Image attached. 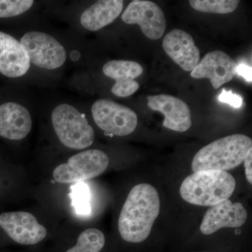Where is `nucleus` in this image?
I'll list each match as a JSON object with an SVG mask.
<instances>
[{
    "instance_id": "nucleus-18",
    "label": "nucleus",
    "mask_w": 252,
    "mask_h": 252,
    "mask_svg": "<svg viewBox=\"0 0 252 252\" xmlns=\"http://www.w3.org/2000/svg\"><path fill=\"white\" fill-rule=\"evenodd\" d=\"M105 245V237L100 230L90 228L81 232L77 243L66 252H100Z\"/></svg>"
},
{
    "instance_id": "nucleus-25",
    "label": "nucleus",
    "mask_w": 252,
    "mask_h": 252,
    "mask_svg": "<svg viewBox=\"0 0 252 252\" xmlns=\"http://www.w3.org/2000/svg\"><path fill=\"white\" fill-rule=\"evenodd\" d=\"M252 149L249 151L246 157L244 159V165L245 168V175H246L247 180L250 184L252 182Z\"/></svg>"
},
{
    "instance_id": "nucleus-16",
    "label": "nucleus",
    "mask_w": 252,
    "mask_h": 252,
    "mask_svg": "<svg viewBox=\"0 0 252 252\" xmlns=\"http://www.w3.org/2000/svg\"><path fill=\"white\" fill-rule=\"evenodd\" d=\"M124 9L122 0H101L91 5L81 14V26L97 31L115 21Z\"/></svg>"
},
{
    "instance_id": "nucleus-7",
    "label": "nucleus",
    "mask_w": 252,
    "mask_h": 252,
    "mask_svg": "<svg viewBox=\"0 0 252 252\" xmlns=\"http://www.w3.org/2000/svg\"><path fill=\"white\" fill-rule=\"evenodd\" d=\"M20 42L29 56L30 61L46 69L61 67L67 59L65 50L54 37L41 32H29Z\"/></svg>"
},
{
    "instance_id": "nucleus-23",
    "label": "nucleus",
    "mask_w": 252,
    "mask_h": 252,
    "mask_svg": "<svg viewBox=\"0 0 252 252\" xmlns=\"http://www.w3.org/2000/svg\"><path fill=\"white\" fill-rule=\"evenodd\" d=\"M219 100L230 104L236 109L240 108L243 104V98L239 94H233L232 91H226L225 89H223L221 94L219 96Z\"/></svg>"
},
{
    "instance_id": "nucleus-20",
    "label": "nucleus",
    "mask_w": 252,
    "mask_h": 252,
    "mask_svg": "<svg viewBox=\"0 0 252 252\" xmlns=\"http://www.w3.org/2000/svg\"><path fill=\"white\" fill-rule=\"evenodd\" d=\"M33 4L32 0H0V18L19 16L31 9Z\"/></svg>"
},
{
    "instance_id": "nucleus-12",
    "label": "nucleus",
    "mask_w": 252,
    "mask_h": 252,
    "mask_svg": "<svg viewBox=\"0 0 252 252\" xmlns=\"http://www.w3.org/2000/svg\"><path fill=\"white\" fill-rule=\"evenodd\" d=\"M248 211L240 203L225 200L210 207L204 215L200 230L204 235H211L223 228H239L245 224Z\"/></svg>"
},
{
    "instance_id": "nucleus-6",
    "label": "nucleus",
    "mask_w": 252,
    "mask_h": 252,
    "mask_svg": "<svg viewBox=\"0 0 252 252\" xmlns=\"http://www.w3.org/2000/svg\"><path fill=\"white\" fill-rule=\"evenodd\" d=\"M96 125L109 135L126 136L134 132L137 116L132 109L107 99L96 101L91 108Z\"/></svg>"
},
{
    "instance_id": "nucleus-24",
    "label": "nucleus",
    "mask_w": 252,
    "mask_h": 252,
    "mask_svg": "<svg viewBox=\"0 0 252 252\" xmlns=\"http://www.w3.org/2000/svg\"><path fill=\"white\" fill-rule=\"evenodd\" d=\"M236 74L241 76L248 82L252 83V67L248 64H239L237 65Z\"/></svg>"
},
{
    "instance_id": "nucleus-2",
    "label": "nucleus",
    "mask_w": 252,
    "mask_h": 252,
    "mask_svg": "<svg viewBox=\"0 0 252 252\" xmlns=\"http://www.w3.org/2000/svg\"><path fill=\"white\" fill-rule=\"evenodd\" d=\"M235 186L234 177L228 172L205 170L188 176L181 185L180 195L192 205L212 207L229 199Z\"/></svg>"
},
{
    "instance_id": "nucleus-10",
    "label": "nucleus",
    "mask_w": 252,
    "mask_h": 252,
    "mask_svg": "<svg viewBox=\"0 0 252 252\" xmlns=\"http://www.w3.org/2000/svg\"><path fill=\"white\" fill-rule=\"evenodd\" d=\"M237 65L234 60L223 51H212L200 60L190 76L194 79H209L214 89H218L233 79Z\"/></svg>"
},
{
    "instance_id": "nucleus-5",
    "label": "nucleus",
    "mask_w": 252,
    "mask_h": 252,
    "mask_svg": "<svg viewBox=\"0 0 252 252\" xmlns=\"http://www.w3.org/2000/svg\"><path fill=\"white\" fill-rule=\"evenodd\" d=\"M108 156L98 149H89L75 154L58 165L53 177L60 184H78L98 177L109 166Z\"/></svg>"
},
{
    "instance_id": "nucleus-14",
    "label": "nucleus",
    "mask_w": 252,
    "mask_h": 252,
    "mask_svg": "<svg viewBox=\"0 0 252 252\" xmlns=\"http://www.w3.org/2000/svg\"><path fill=\"white\" fill-rule=\"evenodd\" d=\"M31 67L29 56L14 36L0 32V72L6 77H22Z\"/></svg>"
},
{
    "instance_id": "nucleus-4",
    "label": "nucleus",
    "mask_w": 252,
    "mask_h": 252,
    "mask_svg": "<svg viewBox=\"0 0 252 252\" xmlns=\"http://www.w3.org/2000/svg\"><path fill=\"white\" fill-rule=\"evenodd\" d=\"M51 122L58 138L64 147L81 150L94 143V128L84 114L72 105H58L51 114Z\"/></svg>"
},
{
    "instance_id": "nucleus-3",
    "label": "nucleus",
    "mask_w": 252,
    "mask_h": 252,
    "mask_svg": "<svg viewBox=\"0 0 252 252\" xmlns=\"http://www.w3.org/2000/svg\"><path fill=\"white\" fill-rule=\"evenodd\" d=\"M252 149L248 136L235 134L207 144L197 152L192 160L194 172L205 170L226 171L239 166Z\"/></svg>"
},
{
    "instance_id": "nucleus-22",
    "label": "nucleus",
    "mask_w": 252,
    "mask_h": 252,
    "mask_svg": "<svg viewBox=\"0 0 252 252\" xmlns=\"http://www.w3.org/2000/svg\"><path fill=\"white\" fill-rule=\"evenodd\" d=\"M139 88L140 84L135 80L130 82L115 83L112 88V93L117 97H129L135 94Z\"/></svg>"
},
{
    "instance_id": "nucleus-8",
    "label": "nucleus",
    "mask_w": 252,
    "mask_h": 252,
    "mask_svg": "<svg viewBox=\"0 0 252 252\" xmlns=\"http://www.w3.org/2000/svg\"><path fill=\"white\" fill-rule=\"evenodd\" d=\"M0 229L16 243L34 245L47 235V229L36 217L24 211L5 212L0 214Z\"/></svg>"
},
{
    "instance_id": "nucleus-11",
    "label": "nucleus",
    "mask_w": 252,
    "mask_h": 252,
    "mask_svg": "<svg viewBox=\"0 0 252 252\" xmlns=\"http://www.w3.org/2000/svg\"><path fill=\"white\" fill-rule=\"evenodd\" d=\"M147 105L152 110L161 113L165 117L162 124L167 129L184 132L192 125L190 109L181 99L167 94L149 95Z\"/></svg>"
},
{
    "instance_id": "nucleus-1",
    "label": "nucleus",
    "mask_w": 252,
    "mask_h": 252,
    "mask_svg": "<svg viewBox=\"0 0 252 252\" xmlns=\"http://www.w3.org/2000/svg\"><path fill=\"white\" fill-rule=\"evenodd\" d=\"M160 197L149 184H140L131 189L119 215L118 228L123 240L132 243L148 238L160 213Z\"/></svg>"
},
{
    "instance_id": "nucleus-21",
    "label": "nucleus",
    "mask_w": 252,
    "mask_h": 252,
    "mask_svg": "<svg viewBox=\"0 0 252 252\" xmlns=\"http://www.w3.org/2000/svg\"><path fill=\"white\" fill-rule=\"evenodd\" d=\"M72 203L78 213L88 215L90 212L89 189L85 185L78 183L72 189Z\"/></svg>"
},
{
    "instance_id": "nucleus-17",
    "label": "nucleus",
    "mask_w": 252,
    "mask_h": 252,
    "mask_svg": "<svg viewBox=\"0 0 252 252\" xmlns=\"http://www.w3.org/2000/svg\"><path fill=\"white\" fill-rule=\"evenodd\" d=\"M102 72L116 83H125L135 81L140 77L143 73V68L135 61L114 60L104 64Z\"/></svg>"
},
{
    "instance_id": "nucleus-15",
    "label": "nucleus",
    "mask_w": 252,
    "mask_h": 252,
    "mask_svg": "<svg viewBox=\"0 0 252 252\" xmlns=\"http://www.w3.org/2000/svg\"><path fill=\"white\" fill-rule=\"evenodd\" d=\"M32 119L27 109L15 102L0 105V137L21 140L31 131Z\"/></svg>"
},
{
    "instance_id": "nucleus-9",
    "label": "nucleus",
    "mask_w": 252,
    "mask_h": 252,
    "mask_svg": "<svg viewBox=\"0 0 252 252\" xmlns=\"http://www.w3.org/2000/svg\"><path fill=\"white\" fill-rule=\"evenodd\" d=\"M126 24L140 26L144 35L152 40L161 38L166 28V20L162 9L156 3L146 0L131 1L122 15Z\"/></svg>"
},
{
    "instance_id": "nucleus-26",
    "label": "nucleus",
    "mask_w": 252,
    "mask_h": 252,
    "mask_svg": "<svg viewBox=\"0 0 252 252\" xmlns=\"http://www.w3.org/2000/svg\"><path fill=\"white\" fill-rule=\"evenodd\" d=\"M70 57L72 61H78L79 58H80V54L77 51H72V52L71 53Z\"/></svg>"
},
{
    "instance_id": "nucleus-13",
    "label": "nucleus",
    "mask_w": 252,
    "mask_h": 252,
    "mask_svg": "<svg viewBox=\"0 0 252 252\" xmlns=\"http://www.w3.org/2000/svg\"><path fill=\"white\" fill-rule=\"evenodd\" d=\"M162 48L167 56L186 72H191L200 61V51L193 37L182 30H173L167 33Z\"/></svg>"
},
{
    "instance_id": "nucleus-19",
    "label": "nucleus",
    "mask_w": 252,
    "mask_h": 252,
    "mask_svg": "<svg viewBox=\"0 0 252 252\" xmlns=\"http://www.w3.org/2000/svg\"><path fill=\"white\" fill-rule=\"evenodd\" d=\"M193 9L200 12L226 14L233 12L238 8V0H190L189 1Z\"/></svg>"
}]
</instances>
